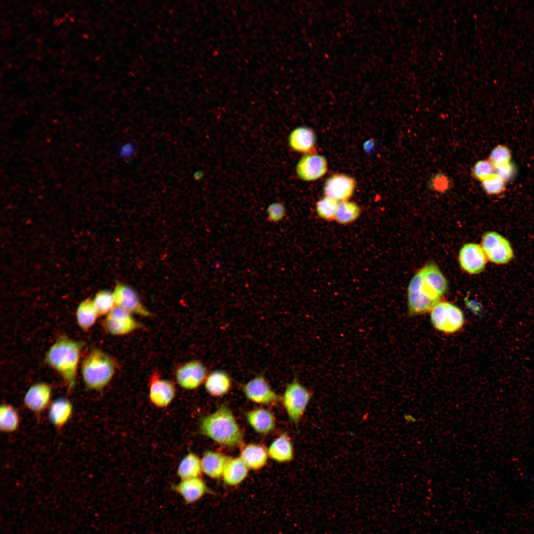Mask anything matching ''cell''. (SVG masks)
Returning a JSON list of instances; mask_svg holds the SVG:
<instances>
[{
  "instance_id": "cell-1",
  "label": "cell",
  "mask_w": 534,
  "mask_h": 534,
  "mask_svg": "<svg viewBox=\"0 0 534 534\" xmlns=\"http://www.w3.org/2000/svg\"><path fill=\"white\" fill-rule=\"evenodd\" d=\"M447 289L446 278L433 264L423 267L413 276L407 289V302L410 315L431 311L439 302Z\"/></svg>"
},
{
  "instance_id": "cell-2",
  "label": "cell",
  "mask_w": 534,
  "mask_h": 534,
  "mask_svg": "<svg viewBox=\"0 0 534 534\" xmlns=\"http://www.w3.org/2000/svg\"><path fill=\"white\" fill-rule=\"evenodd\" d=\"M199 431L223 446L237 447L244 445L243 433L231 410L225 404L200 419Z\"/></svg>"
},
{
  "instance_id": "cell-3",
  "label": "cell",
  "mask_w": 534,
  "mask_h": 534,
  "mask_svg": "<svg viewBox=\"0 0 534 534\" xmlns=\"http://www.w3.org/2000/svg\"><path fill=\"white\" fill-rule=\"evenodd\" d=\"M83 344L66 337H61L48 349L45 362L62 378L68 392L75 386L77 369Z\"/></svg>"
},
{
  "instance_id": "cell-4",
  "label": "cell",
  "mask_w": 534,
  "mask_h": 534,
  "mask_svg": "<svg viewBox=\"0 0 534 534\" xmlns=\"http://www.w3.org/2000/svg\"><path fill=\"white\" fill-rule=\"evenodd\" d=\"M116 371L114 361L107 353L98 349H92L84 358L81 373L86 387L100 391L108 385Z\"/></svg>"
},
{
  "instance_id": "cell-5",
  "label": "cell",
  "mask_w": 534,
  "mask_h": 534,
  "mask_svg": "<svg viewBox=\"0 0 534 534\" xmlns=\"http://www.w3.org/2000/svg\"><path fill=\"white\" fill-rule=\"evenodd\" d=\"M312 396V392L296 378L288 384L281 396V401L289 420L297 428Z\"/></svg>"
},
{
  "instance_id": "cell-6",
  "label": "cell",
  "mask_w": 534,
  "mask_h": 534,
  "mask_svg": "<svg viewBox=\"0 0 534 534\" xmlns=\"http://www.w3.org/2000/svg\"><path fill=\"white\" fill-rule=\"evenodd\" d=\"M431 321L438 330L451 333L459 330L464 324L462 311L447 302H439L431 310Z\"/></svg>"
},
{
  "instance_id": "cell-7",
  "label": "cell",
  "mask_w": 534,
  "mask_h": 534,
  "mask_svg": "<svg viewBox=\"0 0 534 534\" xmlns=\"http://www.w3.org/2000/svg\"><path fill=\"white\" fill-rule=\"evenodd\" d=\"M482 247L487 258L496 264H506L514 258L510 242L495 231L485 233L482 238Z\"/></svg>"
},
{
  "instance_id": "cell-8",
  "label": "cell",
  "mask_w": 534,
  "mask_h": 534,
  "mask_svg": "<svg viewBox=\"0 0 534 534\" xmlns=\"http://www.w3.org/2000/svg\"><path fill=\"white\" fill-rule=\"evenodd\" d=\"M105 330L113 336H123L142 328L133 314L116 306L106 315L103 322Z\"/></svg>"
},
{
  "instance_id": "cell-9",
  "label": "cell",
  "mask_w": 534,
  "mask_h": 534,
  "mask_svg": "<svg viewBox=\"0 0 534 534\" xmlns=\"http://www.w3.org/2000/svg\"><path fill=\"white\" fill-rule=\"evenodd\" d=\"M241 389L245 397L256 403L270 405L281 401V397L273 390L265 377L261 374L242 385Z\"/></svg>"
},
{
  "instance_id": "cell-10",
  "label": "cell",
  "mask_w": 534,
  "mask_h": 534,
  "mask_svg": "<svg viewBox=\"0 0 534 534\" xmlns=\"http://www.w3.org/2000/svg\"><path fill=\"white\" fill-rule=\"evenodd\" d=\"M175 375L176 381L181 387L194 390L205 382L208 375L206 368L200 361L192 360L179 366Z\"/></svg>"
},
{
  "instance_id": "cell-11",
  "label": "cell",
  "mask_w": 534,
  "mask_h": 534,
  "mask_svg": "<svg viewBox=\"0 0 534 534\" xmlns=\"http://www.w3.org/2000/svg\"><path fill=\"white\" fill-rule=\"evenodd\" d=\"M149 398L155 406L163 408L168 406L174 400L176 389L171 381L163 378L157 372L151 375L149 383Z\"/></svg>"
},
{
  "instance_id": "cell-12",
  "label": "cell",
  "mask_w": 534,
  "mask_h": 534,
  "mask_svg": "<svg viewBox=\"0 0 534 534\" xmlns=\"http://www.w3.org/2000/svg\"><path fill=\"white\" fill-rule=\"evenodd\" d=\"M356 186V182L353 178L344 174H335L326 180L323 191L325 196L340 202L350 199Z\"/></svg>"
},
{
  "instance_id": "cell-13",
  "label": "cell",
  "mask_w": 534,
  "mask_h": 534,
  "mask_svg": "<svg viewBox=\"0 0 534 534\" xmlns=\"http://www.w3.org/2000/svg\"><path fill=\"white\" fill-rule=\"evenodd\" d=\"M113 294L116 306L132 314L144 317L152 316V313L141 302L137 293L130 286L119 284L116 286Z\"/></svg>"
},
{
  "instance_id": "cell-14",
  "label": "cell",
  "mask_w": 534,
  "mask_h": 534,
  "mask_svg": "<svg viewBox=\"0 0 534 534\" xmlns=\"http://www.w3.org/2000/svg\"><path fill=\"white\" fill-rule=\"evenodd\" d=\"M326 159L316 153L307 154L298 162L296 172L303 180L312 181L322 177L327 172Z\"/></svg>"
},
{
  "instance_id": "cell-15",
  "label": "cell",
  "mask_w": 534,
  "mask_h": 534,
  "mask_svg": "<svg viewBox=\"0 0 534 534\" xmlns=\"http://www.w3.org/2000/svg\"><path fill=\"white\" fill-rule=\"evenodd\" d=\"M459 262L461 268L466 272L476 274L485 268L487 257L480 245L474 243L464 244L459 253Z\"/></svg>"
},
{
  "instance_id": "cell-16",
  "label": "cell",
  "mask_w": 534,
  "mask_h": 534,
  "mask_svg": "<svg viewBox=\"0 0 534 534\" xmlns=\"http://www.w3.org/2000/svg\"><path fill=\"white\" fill-rule=\"evenodd\" d=\"M51 394V388L48 384L43 382L35 383L25 395L24 405L30 411L40 414L49 407Z\"/></svg>"
},
{
  "instance_id": "cell-17",
  "label": "cell",
  "mask_w": 534,
  "mask_h": 534,
  "mask_svg": "<svg viewBox=\"0 0 534 534\" xmlns=\"http://www.w3.org/2000/svg\"><path fill=\"white\" fill-rule=\"evenodd\" d=\"M172 488L187 504L196 502L208 490L205 483L200 477L181 480L178 484L173 485Z\"/></svg>"
},
{
  "instance_id": "cell-18",
  "label": "cell",
  "mask_w": 534,
  "mask_h": 534,
  "mask_svg": "<svg viewBox=\"0 0 534 534\" xmlns=\"http://www.w3.org/2000/svg\"><path fill=\"white\" fill-rule=\"evenodd\" d=\"M246 420L251 428L257 433L267 435L275 427V418L269 410L258 407L245 413Z\"/></svg>"
},
{
  "instance_id": "cell-19",
  "label": "cell",
  "mask_w": 534,
  "mask_h": 534,
  "mask_svg": "<svg viewBox=\"0 0 534 534\" xmlns=\"http://www.w3.org/2000/svg\"><path fill=\"white\" fill-rule=\"evenodd\" d=\"M290 147L294 151L306 154L315 153L316 137L313 130L300 127L291 132L288 137Z\"/></svg>"
},
{
  "instance_id": "cell-20",
  "label": "cell",
  "mask_w": 534,
  "mask_h": 534,
  "mask_svg": "<svg viewBox=\"0 0 534 534\" xmlns=\"http://www.w3.org/2000/svg\"><path fill=\"white\" fill-rule=\"evenodd\" d=\"M230 458L217 451H206L201 459L202 472L211 478L220 479Z\"/></svg>"
},
{
  "instance_id": "cell-21",
  "label": "cell",
  "mask_w": 534,
  "mask_h": 534,
  "mask_svg": "<svg viewBox=\"0 0 534 534\" xmlns=\"http://www.w3.org/2000/svg\"><path fill=\"white\" fill-rule=\"evenodd\" d=\"M268 456L267 449L264 446L252 443L241 447L239 457L249 469L257 470L265 466Z\"/></svg>"
},
{
  "instance_id": "cell-22",
  "label": "cell",
  "mask_w": 534,
  "mask_h": 534,
  "mask_svg": "<svg viewBox=\"0 0 534 534\" xmlns=\"http://www.w3.org/2000/svg\"><path fill=\"white\" fill-rule=\"evenodd\" d=\"M48 417L52 424L58 429L62 428L71 419L73 412L72 402L65 398L53 401L48 407Z\"/></svg>"
},
{
  "instance_id": "cell-23",
  "label": "cell",
  "mask_w": 534,
  "mask_h": 534,
  "mask_svg": "<svg viewBox=\"0 0 534 534\" xmlns=\"http://www.w3.org/2000/svg\"><path fill=\"white\" fill-rule=\"evenodd\" d=\"M267 451L268 456L277 462H288L294 459L293 444L286 432L282 433L272 442Z\"/></svg>"
},
{
  "instance_id": "cell-24",
  "label": "cell",
  "mask_w": 534,
  "mask_h": 534,
  "mask_svg": "<svg viewBox=\"0 0 534 534\" xmlns=\"http://www.w3.org/2000/svg\"><path fill=\"white\" fill-rule=\"evenodd\" d=\"M232 385L228 374L222 370H216L207 375L204 386L206 391L214 397H222L226 394Z\"/></svg>"
},
{
  "instance_id": "cell-25",
  "label": "cell",
  "mask_w": 534,
  "mask_h": 534,
  "mask_svg": "<svg viewBox=\"0 0 534 534\" xmlns=\"http://www.w3.org/2000/svg\"><path fill=\"white\" fill-rule=\"evenodd\" d=\"M248 469L239 457L231 458L222 476L224 483L230 486L239 485L246 478Z\"/></svg>"
},
{
  "instance_id": "cell-26",
  "label": "cell",
  "mask_w": 534,
  "mask_h": 534,
  "mask_svg": "<svg viewBox=\"0 0 534 534\" xmlns=\"http://www.w3.org/2000/svg\"><path fill=\"white\" fill-rule=\"evenodd\" d=\"M98 312L92 300L89 299L82 301L78 306L76 312V317L78 324L84 330L90 329L95 323Z\"/></svg>"
},
{
  "instance_id": "cell-27",
  "label": "cell",
  "mask_w": 534,
  "mask_h": 534,
  "mask_svg": "<svg viewBox=\"0 0 534 534\" xmlns=\"http://www.w3.org/2000/svg\"><path fill=\"white\" fill-rule=\"evenodd\" d=\"M202 472L201 460L195 453L189 452L180 461L177 475L181 480L199 477Z\"/></svg>"
},
{
  "instance_id": "cell-28",
  "label": "cell",
  "mask_w": 534,
  "mask_h": 534,
  "mask_svg": "<svg viewBox=\"0 0 534 534\" xmlns=\"http://www.w3.org/2000/svg\"><path fill=\"white\" fill-rule=\"evenodd\" d=\"M19 424V415L16 409L9 404H2L0 407L1 431L6 433L13 432L18 428Z\"/></svg>"
},
{
  "instance_id": "cell-29",
  "label": "cell",
  "mask_w": 534,
  "mask_h": 534,
  "mask_svg": "<svg viewBox=\"0 0 534 534\" xmlns=\"http://www.w3.org/2000/svg\"><path fill=\"white\" fill-rule=\"evenodd\" d=\"M360 209L354 202L349 200L339 202L335 220L341 224H347L354 222L359 216Z\"/></svg>"
},
{
  "instance_id": "cell-30",
  "label": "cell",
  "mask_w": 534,
  "mask_h": 534,
  "mask_svg": "<svg viewBox=\"0 0 534 534\" xmlns=\"http://www.w3.org/2000/svg\"><path fill=\"white\" fill-rule=\"evenodd\" d=\"M92 301L99 316L106 315L116 307L113 292L107 290L97 293Z\"/></svg>"
},
{
  "instance_id": "cell-31",
  "label": "cell",
  "mask_w": 534,
  "mask_h": 534,
  "mask_svg": "<svg viewBox=\"0 0 534 534\" xmlns=\"http://www.w3.org/2000/svg\"><path fill=\"white\" fill-rule=\"evenodd\" d=\"M339 202L325 196L320 199L316 204V211L321 218L331 221L335 220V214Z\"/></svg>"
},
{
  "instance_id": "cell-32",
  "label": "cell",
  "mask_w": 534,
  "mask_h": 534,
  "mask_svg": "<svg viewBox=\"0 0 534 534\" xmlns=\"http://www.w3.org/2000/svg\"><path fill=\"white\" fill-rule=\"evenodd\" d=\"M505 182L502 178L493 173L482 181L483 188L489 194H498L504 190Z\"/></svg>"
},
{
  "instance_id": "cell-33",
  "label": "cell",
  "mask_w": 534,
  "mask_h": 534,
  "mask_svg": "<svg viewBox=\"0 0 534 534\" xmlns=\"http://www.w3.org/2000/svg\"><path fill=\"white\" fill-rule=\"evenodd\" d=\"M511 153L505 146H496L490 152L489 161L494 167L510 162Z\"/></svg>"
},
{
  "instance_id": "cell-34",
  "label": "cell",
  "mask_w": 534,
  "mask_h": 534,
  "mask_svg": "<svg viewBox=\"0 0 534 534\" xmlns=\"http://www.w3.org/2000/svg\"><path fill=\"white\" fill-rule=\"evenodd\" d=\"M472 172L475 178L482 181L494 173V167L489 160H480L475 164Z\"/></svg>"
},
{
  "instance_id": "cell-35",
  "label": "cell",
  "mask_w": 534,
  "mask_h": 534,
  "mask_svg": "<svg viewBox=\"0 0 534 534\" xmlns=\"http://www.w3.org/2000/svg\"><path fill=\"white\" fill-rule=\"evenodd\" d=\"M285 215V207L280 202L272 203L267 209V219L269 222H278L284 218Z\"/></svg>"
},
{
  "instance_id": "cell-36",
  "label": "cell",
  "mask_w": 534,
  "mask_h": 534,
  "mask_svg": "<svg viewBox=\"0 0 534 534\" xmlns=\"http://www.w3.org/2000/svg\"><path fill=\"white\" fill-rule=\"evenodd\" d=\"M514 171V167L510 162L494 167V173L505 181L513 177Z\"/></svg>"
},
{
  "instance_id": "cell-37",
  "label": "cell",
  "mask_w": 534,
  "mask_h": 534,
  "mask_svg": "<svg viewBox=\"0 0 534 534\" xmlns=\"http://www.w3.org/2000/svg\"><path fill=\"white\" fill-rule=\"evenodd\" d=\"M435 188L437 190H445L447 187L446 178L443 177H437L433 181Z\"/></svg>"
},
{
  "instance_id": "cell-38",
  "label": "cell",
  "mask_w": 534,
  "mask_h": 534,
  "mask_svg": "<svg viewBox=\"0 0 534 534\" xmlns=\"http://www.w3.org/2000/svg\"><path fill=\"white\" fill-rule=\"evenodd\" d=\"M134 150V146L131 144H126L120 148L119 154L123 157H130L133 155Z\"/></svg>"
},
{
  "instance_id": "cell-39",
  "label": "cell",
  "mask_w": 534,
  "mask_h": 534,
  "mask_svg": "<svg viewBox=\"0 0 534 534\" xmlns=\"http://www.w3.org/2000/svg\"><path fill=\"white\" fill-rule=\"evenodd\" d=\"M403 419L406 423H414L417 421V418L412 414L407 413L403 415Z\"/></svg>"
}]
</instances>
